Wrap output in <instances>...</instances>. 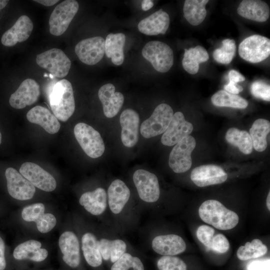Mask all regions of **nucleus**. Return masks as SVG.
Returning <instances> with one entry per match:
<instances>
[{
  "label": "nucleus",
  "instance_id": "obj_1",
  "mask_svg": "<svg viewBox=\"0 0 270 270\" xmlns=\"http://www.w3.org/2000/svg\"><path fill=\"white\" fill-rule=\"evenodd\" d=\"M130 190L124 182L116 179L107 190L108 206L111 220L116 228L122 230L135 225L136 206L130 204Z\"/></svg>",
  "mask_w": 270,
  "mask_h": 270
},
{
  "label": "nucleus",
  "instance_id": "obj_2",
  "mask_svg": "<svg viewBox=\"0 0 270 270\" xmlns=\"http://www.w3.org/2000/svg\"><path fill=\"white\" fill-rule=\"evenodd\" d=\"M200 218L204 222L220 230L234 228L239 222L238 215L215 200H207L198 208Z\"/></svg>",
  "mask_w": 270,
  "mask_h": 270
},
{
  "label": "nucleus",
  "instance_id": "obj_3",
  "mask_svg": "<svg viewBox=\"0 0 270 270\" xmlns=\"http://www.w3.org/2000/svg\"><path fill=\"white\" fill-rule=\"evenodd\" d=\"M50 108L58 120L67 121L75 110V102L72 85L70 82L62 79L54 86L50 94Z\"/></svg>",
  "mask_w": 270,
  "mask_h": 270
},
{
  "label": "nucleus",
  "instance_id": "obj_4",
  "mask_svg": "<svg viewBox=\"0 0 270 270\" xmlns=\"http://www.w3.org/2000/svg\"><path fill=\"white\" fill-rule=\"evenodd\" d=\"M144 58L160 72H166L174 64V53L171 48L166 43L154 40L148 42L142 50Z\"/></svg>",
  "mask_w": 270,
  "mask_h": 270
},
{
  "label": "nucleus",
  "instance_id": "obj_5",
  "mask_svg": "<svg viewBox=\"0 0 270 270\" xmlns=\"http://www.w3.org/2000/svg\"><path fill=\"white\" fill-rule=\"evenodd\" d=\"M74 132L78 143L88 156L96 158L102 156L105 146L97 130L86 124L79 122L75 126Z\"/></svg>",
  "mask_w": 270,
  "mask_h": 270
},
{
  "label": "nucleus",
  "instance_id": "obj_6",
  "mask_svg": "<svg viewBox=\"0 0 270 270\" xmlns=\"http://www.w3.org/2000/svg\"><path fill=\"white\" fill-rule=\"evenodd\" d=\"M174 115L170 106L166 104L158 105L150 116L141 124L140 132L146 138L164 134L169 126Z\"/></svg>",
  "mask_w": 270,
  "mask_h": 270
},
{
  "label": "nucleus",
  "instance_id": "obj_7",
  "mask_svg": "<svg viewBox=\"0 0 270 270\" xmlns=\"http://www.w3.org/2000/svg\"><path fill=\"white\" fill-rule=\"evenodd\" d=\"M238 53L242 59L248 62H261L270 56V40L258 34L248 36L240 44Z\"/></svg>",
  "mask_w": 270,
  "mask_h": 270
},
{
  "label": "nucleus",
  "instance_id": "obj_8",
  "mask_svg": "<svg viewBox=\"0 0 270 270\" xmlns=\"http://www.w3.org/2000/svg\"><path fill=\"white\" fill-rule=\"evenodd\" d=\"M132 180L139 198L146 204L156 202L160 197V188L156 175L148 170H136Z\"/></svg>",
  "mask_w": 270,
  "mask_h": 270
},
{
  "label": "nucleus",
  "instance_id": "obj_9",
  "mask_svg": "<svg viewBox=\"0 0 270 270\" xmlns=\"http://www.w3.org/2000/svg\"><path fill=\"white\" fill-rule=\"evenodd\" d=\"M79 8L78 2L66 0L59 4L53 10L49 19L50 32L59 36L68 29Z\"/></svg>",
  "mask_w": 270,
  "mask_h": 270
},
{
  "label": "nucleus",
  "instance_id": "obj_10",
  "mask_svg": "<svg viewBox=\"0 0 270 270\" xmlns=\"http://www.w3.org/2000/svg\"><path fill=\"white\" fill-rule=\"evenodd\" d=\"M36 62L54 76L62 78L68 73L71 62L64 52L58 48H52L36 56Z\"/></svg>",
  "mask_w": 270,
  "mask_h": 270
},
{
  "label": "nucleus",
  "instance_id": "obj_11",
  "mask_svg": "<svg viewBox=\"0 0 270 270\" xmlns=\"http://www.w3.org/2000/svg\"><path fill=\"white\" fill-rule=\"evenodd\" d=\"M196 146L194 138L190 135L175 144L168 158V165L174 172L183 173L190 169L192 164L191 154Z\"/></svg>",
  "mask_w": 270,
  "mask_h": 270
},
{
  "label": "nucleus",
  "instance_id": "obj_12",
  "mask_svg": "<svg viewBox=\"0 0 270 270\" xmlns=\"http://www.w3.org/2000/svg\"><path fill=\"white\" fill-rule=\"evenodd\" d=\"M105 40L101 36L82 40L75 46V52L83 63L93 66L101 60L105 54Z\"/></svg>",
  "mask_w": 270,
  "mask_h": 270
},
{
  "label": "nucleus",
  "instance_id": "obj_13",
  "mask_svg": "<svg viewBox=\"0 0 270 270\" xmlns=\"http://www.w3.org/2000/svg\"><path fill=\"white\" fill-rule=\"evenodd\" d=\"M7 188L13 198L24 200L31 199L36 192L35 186L13 168H8L5 172Z\"/></svg>",
  "mask_w": 270,
  "mask_h": 270
},
{
  "label": "nucleus",
  "instance_id": "obj_14",
  "mask_svg": "<svg viewBox=\"0 0 270 270\" xmlns=\"http://www.w3.org/2000/svg\"><path fill=\"white\" fill-rule=\"evenodd\" d=\"M20 173L34 186L44 191L52 192L56 188L54 178L35 163L24 162L20 168Z\"/></svg>",
  "mask_w": 270,
  "mask_h": 270
},
{
  "label": "nucleus",
  "instance_id": "obj_15",
  "mask_svg": "<svg viewBox=\"0 0 270 270\" xmlns=\"http://www.w3.org/2000/svg\"><path fill=\"white\" fill-rule=\"evenodd\" d=\"M193 130L192 124L186 121L180 112L174 114L171 122L163 134L161 142L164 146H172L189 136Z\"/></svg>",
  "mask_w": 270,
  "mask_h": 270
},
{
  "label": "nucleus",
  "instance_id": "obj_16",
  "mask_svg": "<svg viewBox=\"0 0 270 270\" xmlns=\"http://www.w3.org/2000/svg\"><path fill=\"white\" fill-rule=\"evenodd\" d=\"M40 95L38 83L32 78H26L20 84L16 90L12 94L9 102L16 109H22L35 103Z\"/></svg>",
  "mask_w": 270,
  "mask_h": 270
},
{
  "label": "nucleus",
  "instance_id": "obj_17",
  "mask_svg": "<svg viewBox=\"0 0 270 270\" xmlns=\"http://www.w3.org/2000/svg\"><path fill=\"white\" fill-rule=\"evenodd\" d=\"M228 174L220 166L214 164H206L194 168L190 178L197 186L204 187L224 182Z\"/></svg>",
  "mask_w": 270,
  "mask_h": 270
},
{
  "label": "nucleus",
  "instance_id": "obj_18",
  "mask_svg": "<svg viewBox=\"0 0 270 270\" xmlns=\"http://www.w3.org/2000/svg\"><path fill=\"white\" fill-rule=\"evenodd\" d=\"M45 207L42 203H36L25 206L22 216L26 222H36L38 230L42 233L50 232L56 225V220L50 213L44 214Z\"/></svg>",
  "mask_w": 270,
  "mask_h": 270
},
{
  "label": "nucleus",
  "instance_id": "obj_19",
  "mask_svg": "<svg viewBox=\"0 0 270 270\" xmlns=\"http://www.w3.org/2000/svg\"><path fill=\"white\" fill-rule=\"evenodd\" d=\"M122 127L121 140L123 144L128 148L134 146L138 142L140 116L131 108L124 110L120 118Z\"/></svg>",
  "mask_w": 270,
  "mask_h": 270
},
{
  "label": "nucleus",
  "instance_id": "obj_20",
  "mask_svg": "<svg viewBox=\"0 0 270 270\" xmlns=\"http://www.w3.org/2000/svg\"><path fill=\"white\" fill-rule=\"evenodd\" d=\"M79 203L92 216H101L106 214L110 218L108 206L107 192L102 188H97L92 191L84 192L79 199Z\"/></svg>",
  "mask_w": 270,
  "mask_h": 270
},
{
  "label": "nucleus",
  "instance_id": "obj_21",
  "mask_svg": "<svg viewBox=\"0 0 270 270\" xmlns=\"http://www.w3.org/2000/svg\"><path fill=\"white\" fill-rule=\"evenodd\" d=\"M153 250L160 255L174 256L186 249L184 240L175 234H160L155 236L151 241Z\"/></svg>",
  "mask_w": 270,
  "mask_h": 270
},
{
  "label": "nucleus",
  "instance_id": "obj_22",
  "mask_svg": "<svg viewBox=\"0 0 270 270\" xmlns=\"http://www.w3.org/2000/svg\"><path fill=\"white\" fill-rule=\"evenodd\" d=\"M105 236L98 239L100 251L102 260L110 261L113 264L128 252L129 248L126 240L112 236V234L106 230Z\"/></svg>",
  "mask_w": 270,
  "mask_h": 270
},
{
  "label": "nucleus",
  "instance_id": "obj_23",
  "mask_svg": "<svg viewBox=\"0 0 270 270\" xmlns=\"http://www.w3.org/2000/svg\"><path fill=\"white\" fill-rule=\"evenodd\" d=\"M58 244L64 262L72 268L78 267L80 262V253L77 236L72 232H65L60 237Z\"/></svg>",
  "mask_w": 270,
  "mask_h": 270
},
{
  "label": "nucleus",
  "instance_id": "obj_24",
  "mask_svg": "<svg viewBox=\"0 0 270 270\" xmlns=\"http://www.w3.org/2000/svg\"><path fill=\"white\" fill-rule=\"evenodd\" d=\"M33 28L30 18L26 15H22L10 28L3 34L1 42L6 46H12L18 42H23L29 38Z\"/></svg>",
  "mask_w": 270,
  "mask_h": 270
},
{
  "label": "nucleus",
  "instance_id": "obj_25",
  "mask_svg": "<svg viewBox=\"0 0 270 270\" xmlns=\"http://www.w3.org/2000/svg\"><path fill=\"white\" fill-rule=\"evenodd\" d=\"M116 88L110 83L102 86L98 92L99 100L101 102L104 115L108 118L116 116L122 108L124 96L120 92H115Z\"/></svg>",
  "mask_w": 270,
  "mask_h": 270
},
{
  "label": "nucleus",
  "instance_id": "obj_26",
  "mask_svg": "<svg viewBox=\"0 0 270 270\" xmlns=\"http://www.w3.org/2000/svg\"><path fill=\"white\" fill-rule=\"evenodd\" d=\"M170 22L168 14L160 9L140 20L138 28L140 32L148 36L164 34L169 27Z\"/></svg>",
  "mask_w": 270,
  "mask_h": 270
},
{
  "label": "nucleus",
  "instance_id": "obj_27",
  "mask_svg": "<svg viewBox=\"0 0 270 270\" xmlns=\"http://www.w3.org/2000/svg\"><path fill=\"white\" fill-rule=\"evenodd\" d=\"M28 120L42 126L46 132L54 134L58 132L60 124L55 116L46 108L38 106L31 108L26 114Z\"/></svg>",
  "mask_w": 270,
  "mask_h": 270
},
{
  "label": "nucleus",
  "instance_id": "obj_28",
  "mask_svg": "<svg viewBox=\"0 0 270 270\" xmlns=\"http://www.w3.org/2000/svg\"><path fill=\"white\" fill-rule=\"evenodd\" d=\"M241 16L258 22H264L270 14V7L264 2L260 0H244L237 9Z\"/></svg>",
  "mask_w": 270,
  "mask_h": 270
},
{
  "label": "nucleus",
  "instance_id": "obj_29",
  "mask_svg": "<svg viewBox=\"0 0 270 270\" xmlns=\"http://www.w3.org/2000/svg\"><path fill=\"white\" fill-rule=\"evenodd\" d=\"M42 244L36 240H28L18 245L14 250L13 256L18 260H30L40 262L48 256V252L40 248Z\"/></svg>",
  "mask_w": 270,
  "mask_h": 270
},
{
  "label": "nucleus",
  "instance_id": "obj_30",
  "mask_svg": "<svg viewBox=\"0 0 270 270\" xmlns=\"http://www.w3.org/2000/svg\"><path fill=\"white\" fill-rule=\"evenodd\" d=\"M82 250L86 262L91 266L98 268L102 263L98 239L91 232L84 234L81 238Z\"/></svg>",
  "mask_w": 270,
  "mask_h": 270
},
{
  "label": "nucleus",
  "instance_id": "obj_31",
  "mask_svg": "<svg viewBox=\"0 0 270 270\" xmlns=\"http://www.w3.org/2000/svg\"><path fill=\"white\" fill-rule=\"evenodd\" d=\"M126 39L124 34L117 33L108 34L105 40V54L116 66H120L124 62V48Z\"/></svg>",
  "mask_w": 270,
  "mask_h": 270
},
{
  "label": "nucleus",
  "instance_id": "obj_32",
  "mask_svg": "<svg viewBox=\"0 0 270 270\" xmlns=\"http://www.w3.org/2000/svg\"><path fill=\"white\" fill-rule=\"evenodd\" d=\"M209 59L207 50L202 46H198L189 49H184L182 60L183 68L188 73L194 74L200 68V64L206 62Z\"/></svg>",
  "mask_w": 270,
  "mask_h": 270
},
{
  "label": "nucleus",
  "instance_id": "obj_33",
  "mask_svg": "<svg viewBox=\"0 0 270 270\" xmlns=\"http://www.w3.org/2000/svg\"><path fill=\"white\" fill-rule=\"evenodd\" d=\"M208 0H186L183 12L186 20L192 26H198L204 20L206 16V6Z\"/></svg>",
  "mask_w": 270,
  "mask_h": 270
},
{
  "label": "nucleus",
  "instance_id": "obj_34",
  "mask_svg": "<svg viewBox=\"0 0 270 270\" xmlns=\"http://www.w3.org/2000/svg\"><path fill=\"white\" fill-rule=\"evenodd\" d=\"M270 132V122L264 118L256 120L250 129L253 148L258 152L264 151L268 146L266 136Z\"/></svg>",
  "mask_w": 270,
  "mask_h": 270
},
{
  "label": "nucleus",
  "instance_id": "obj_35",
  "mask_svg": "<svg viewBox=\"0 0 270 270\" xmlns=\"http://www.w3.org/2000/svg\"><path fill=\"white\" fill-rule=\"evenodd\" d=\"M225 138L230 144L238 147L245 154L252 151V142L250 134L246 130H240L236 128H229L226 132Z\"/></svg>",
  "mask_w": 270,
  "mask_h": 270
},
{
  "label": "nucleus",
  "instance_id": "obj_36",
  "mask_svg": "<svg viewBox=\"0 0 270 270\" xmlns=\"http://www.w3.org/2000/svg\"><path fill=\"white\" fill-rule=\"evenodd\" d=\"M212 104L216 106L245 108L248 102L238 94L229 93L224 90H220L215 93L211 98Z\"/></svg>",
  "mask_w": 270,
  "mask_h": 270
},
{
  "label": "nucleus",
  "instance_id": "obj_37",
  "mask_svg": "<svg viewBox=\"0 0 270 270\" xmlns=\"http://www.w3.org/2000/svg\"><path fill=\"white\" fill-rule=\"evenodd\" d=\"M267 252V246L260 240L256 238L246 242L244 246H240L236 256L241 260H247L262 256Z\"/></svg>",
  "mask_w": 270,
  "mask_h": 270
},
{
  "label": "nucleus",
  "instance_id": "obj_38",
  "mask_svg": "<svg viewBox=\"0 0 270 270\" xmlns=\"http://www.w3.org/2000/svg\"><path fill=\"white\" fill-rule=\"evenodd\" d=\"M222 44L221 48L214 50L213 57L218 63L228 64L236 54V42L234 40L226 38L222 40Z\"/></svg>",
  "mask_w": 270,
  "mask_h": 270
},
{
  "label": "nucleus",
  "instance_id": "obj_39",
  "mask_svg": "<svg viewBox=\"0 0 270 270\" xmlns=\"http://www.w3.org/2000/svg\"><path fill=\"white\" fill-rule=\"evenodd\" d=\"M110 270H144V268L138 256L126 252L112 264Z\"/></svg>",
  "mask_w": 270,
  "mask_h": 270
},
{
  "label": "nucleus",
  "instance_id": "obj_40",
  "mask_svg": "<svg viewBox=\"0 0 270 270\" xmlns=\"http://www.w3.org/2000/svg\"><path fill=\"white\" fill-rule=\"evenodd\" d=\"M158 270H187L186 263L176 256H164L157 262Z\"/></svg>",
  "mask_w": 270,
  "mask_h": 270
},
{
  "label": "nucleus",
  "instance_id": "obj_41",
  "mask_svg": "<svg viewBox=\"0 0 270 270\" xmlns=\"http://www.w3.org/2000/svg\"><path fill=\"white\" fill-rule=\"evenodd\" d=\"M250 92L253 96L266 101L270 100V85L261 80L254 82L250 86Z\"/></svg>",
  "mask_w": 270,
  "mask_h": 270
},
{
  "label": "nucleus",
  "instance_id": "obj_42",
  "mask_svg": "<svg viewBox=\"0 0 270 270\" xmlns=\"http://www.w3.org/2000/svg\"><path fill=\"white\" fill-rule=\"evenodd\" d=\"M230 244L225 236L218 234L214 236L208 248L218 253H225L228 251Z\"/></svg>",
  "mask_w": 270,
  "mask_h": 270
},
{
  "label": "nucleus",
  "instance_id": "obj_43",
  "mask_svg": "<svg viewBox=\"0 0 270 270\" xmlns=\"http://www.w3.org/2000/svg\"><path fill=\"white\" fill-rule=\"evenodd\" d=\"M214 232L212 228L207 225H202L198 228L196 234L198 240L208 248Z\"/></svg>",
  "mask_w": 270,
  "mask_h": 270
},
{
  "label": "nucleus",
  "instance_id": "obj_44",
  "mask_svg": "<svg viewBox=\"0 0 270 270\" xmlns=\"http://www.w3.org/2000/svg\"><path fill=\"white\" fill-rule=\"evenodd\" d=\"M270 258L257 260L250 262L247 270H270Z\"/></svg>",
  "mask_w": 270,
  "mask_h": 270
},
{
  "label": "nucleus",
  "instance_id": "obj_45",
  "mask_svg": "<svg viewBox=\"0 0 270 270\" xmlns=\"http://www.w3.org/2000/svg\"><path fill=\"white\" fill-rule=\"evenodd\" d=\"M224 88L226 92L234 94H238L243 90L242 86L237 84L230 82L228 84L224 85Z\"/></svg>",
  "mask_w": 270,
  "mask_h": 270
},
{
  "label": "nucleus",
  "instance_id": "obj_46",
  "mask_svg": "<svg viewBox=\"0 0 270 270\" xmlns=\"http://www.w3.org/2000/svg\"><path fill=\"white\" fill-rule=\"evenodd\" d=\"M230 82L237 84L238 82H243L245 80V77L239 72L234 70H230L228 74Z\"/></svg>",
  "mask_w": 270,
  "mask_h": 270
},
{
  "label": "nucleus",
  "instance_id": "obj_47",
  "mask_svg": "<svg viewBox=\"0 0 270 270\" xmlns=\"http://www.w3.org/2000/svg\"><path fill=\"white\" fill-rule=\"evenodd\" d=\"M4 250L5 244L4 241L0 236V270H4L6 266Z\"/></svg>",
  "mask_w": 270,
  "mask_h": 270
},
{
  "label": "nucleus",
  "instance_id": "obj_48",
  "mask_svg": "<svg viewBox=\"0 0 270 270\" xmlns=\"http://www.w3.org/2000/svg\"><path fill=\"white\" fill-rule=\"evenodd\" d=\"M154 6V2L150 0H144L142 2V8L144 11L150 9Z\"/></svg>",
  "mask_w": 270,
  "mask_h": 270
},
{
  "label": "nucleus",
  "instance_id": "obj_49",
  "mask_svg": "<svg viewBox=\"0 0 270 270\" xmlns=\"http://www.w3.org/2000/svg\"><path fill=\"white\" fill-rule=\"evenodd\" d=\"M34 2H36L39 4H40L45 6H52L57 3L59 0H35Z\"/></svg>",
  "mask_w": 270,
  "mask_h": 270
},
{
  "label": "nucleus",
  "instance_id": "obj_50",
  "mask_svg": "<svg viewBox=\"0 0 270 270\" xmlns=\"http://www.w3.org/2000/svg\"><path fill=\"white\" fill-rule=\"evenodd\" d=\"M9 0H0V10L4 8L6 6Z\"/></svg>",
  "mask_w": 270,
  "mask_h": 270
},
{
  "label": "nucleus",
  "instance_id": "obj_51",
  "mask_svg": "<svg viewBox=\"0 0 270 270\" xmlns=\"http://www.w3.org/2000/svg\"><path fill=\"white\" fill-rule=\"evenodd\" d=\"M266 206L268 210H270V192H269L266 200Z\"/></svg>",
  "mask_w": 270,
  "mask_h": 270
},
{
  "label": "nucleus",
  "instance_id": "obj_52",
  "mask_svg": "<svg viewBox=\"0 0 270 270\" xmlns=\"http://www.w3.org/2000/svg\"><path fill=\"white\" fill-rule=\"evenodd\" d=\"M2 134L0 132V144L2 143Z\"/></svg>",
  "mask_w": 270,
  "mask_h": 270
}]
</instances>
